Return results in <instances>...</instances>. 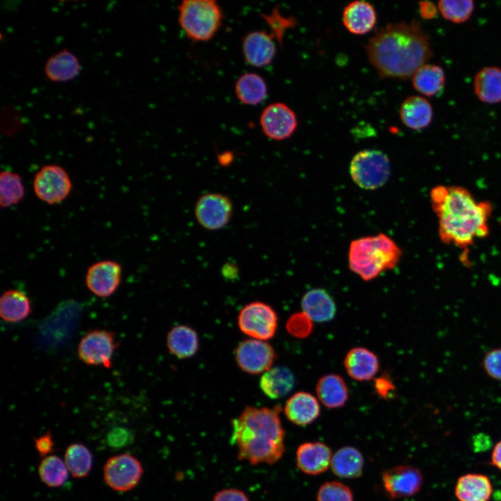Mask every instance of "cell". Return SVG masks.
<instances>
[{
	"label": "cell",
	"instance_id": "obj_32",
	"mask_svg": "<svg viewBox=\"0 0 501 501\" xmlns=\"http://www.w3.org/2000/svg\"><path fill=\"white\" fill-rule=\"evenodd\" d=\"M445 80L443 70L435 64L423 65L412 76L415 89L429 97L434 96L443 90Z\"/></svg>",
	"mask_w": 501,
	"mask_h": 501
},
{
	"label": "cell",
	"instance_id": "obj_42",
	"mask_svg": "<svg viewBox=\"0 0 501 501\" xmlns=\"http://www.w3.org/2000/svg\"><path fill=\"white\" fill-rule=\"evenodd\" d=\"M54 446L52 435L49 431L35 439V447L42 456H47L52 452Z\"/></svg>",
	"mask_w": 501,
	"mask_h": 501
},
{
	"label": "cell",
	"instance_id": "obj_29",
	"mask_svg": "<svg viewBox=\"0 0 501 501\" xmlns=\"http://www.w3.org/2000/svg\"><path fill=\"white\" fill-rule=\"evenodd\" d=\"M166 342L170 353L180 359L193 356L199 346L197 333L186 325L173 327L168 333Z\"/></svg>",
	"mask_w": 501,
	"mask_h": 501
},
{
	"label": "cell",
	"instance_id": "obj_37",
	"mask_svg": "<svg viewBox=\"0 0 501 501\" xmlns=\"http://www.w3.org/2000/svg\"><path fill=\"white\" fill-rule=\"evenodd\" d=\"M317 501H353L351 490L338 481L327 482L318 489Z\"/></svg>",
	"mask_w": 501,
	"mask_h": 501
},
{
	"label": "cell",
	"instance_id": "obj_41",
	"mask_svg": "<svg viewBox=\"0 0 501 501\" xmlns=\"http://www.w3.org/2000/svg\"><path fill=\"white\" fill-rule=\"evenodd\" d=\"M212 501H249L247 495L237 488H225L214 496Z\"/></svg>",
	"mask_w": 501,
	"mask_h": 501
},
{
	"label": "cell",
	"instance_id": "obj_31",
	"mask_svg": "<svg viewBox=\"0 0 501 501\" xmlns=\"http://www.w3.org/2000/svg\"><path fill=\"white\" fill-rule=\"evenodd\" d=\"M267 86L264 79L254 72L241 74L234 86L236 97L242 104L255 106L265 100Z\"/></svg>",
	"mask_w": 501,
	"mask_h": 501
},
{
	"label": "cell",
	"instance_id": "obj_39",
	"mask_svg": "<svg viewBox=\"0 0 501 501\" xmlns=\"http://www.w3.org/2000/svg\"><path fill=\"white\" fill-rule=\"evenodd\" d=\"M482 365L491 379L501 381V347L486 352L483 357Z\"/></svg>",
	"mask_w": 501,
	"mask_h": 501
},
{
	"label": "cell",
	"instance_id": "obj_27",
	"mask_svg": "<svg viewBox=\"0 0 501 501\" xmlns=\"http://www.w3.org/2000/svg\"><path fill=\"white\" fill-rule=\"evenodd\" d=\"M363 466V454L352 446H344L337 450L332 456L330 466L336 476L346 479L360 477Z\"/></svg>",
	"mask_w": 501,
	"mask_h": 501
},
{
	"label": "cell",
	"instance_id": "obj_9",
	"mask_svg": "<svg viewBox=\"0 0 501 501\" xmlns=\"http://www.w3.org/2000/svg\"><path fill=\"white\" fill-rule=\"evenodd\" d=\"M118 346L113 333L103 329L93 330L79 341L78 356L88 365L110 367Z\"/></svg>",
	"mask_w": 501,
	"mask_h": 501
},
{
	"label": "cell",
	"instance_id": "obj_1",
	"mask_svg": "<svg viewBox=\"0 0 501 501\" xmlns=\"http://www.w3.org/2000/svg\"><path fill=\"white\" fill-rule=\"evenodd\" d=\"M365 49L380 77L399 79L412 77L433 55L429 36L416 21L381 27Z\"/></svg>",
	"mask_w": 501,
	"mask_h": 501
},
{
	"label": "cell",
	"instance_id": "obj_6",
	"mask_svg": "<svg viewBox=\"0 0 501 501\" xmlns=\"http://www.w3.org/2000/svg\"><path fill=\"white\" fill-rule=\"evenodd\" d=\"M349 173L353 181L360 188L374 190L389 180L391 166L388 156L378 150H363L351 159Z\"/></svg>",
	"mask_w": 501,
	"mask_h": 501
},
{
	"label": "cell",
	"instance_id": "obj_11",
	"mask_svg": "<svg viewBox=\"0 0 501 501\" xmlns=\"http://www.w3.org/2000/svg\"><path fill=\"white\" fill-rule=\"evenodd\" d=\"M195 216L205 229L216 231L224 228L230 221L233 205L230 198L219 193L201 196L195 206Z\"/></svg>",
	"mask_w": 501,
	"mask_h": 501
},
{
	"label": "cell",
	"instance_id": "obj_46",
	"mask_svg": "<svg viewBox=\"0 0 501 501\" xmlns=\"http://www.w3.org/2000/svg\"><path fill=\"white\" fill-rule=\"evenodd\" d=\"M419 10L420 15L424 19H431L437 14V9L435 6L429 1L420 2Z\"/></svg>",
	"mask_w": 501,
	"mask_h": 501
},
{
	"label": "cell",
	"instance_id": "obj_35",
	"mask_svg": "<svg viewBox=\"0 0 501 501\" xmlns=\"http://www.w3.org/2000/svg\"><path fill=\"white\" fill-rule=\"evenodd\" d=\"M25 193L21 177L16 173L3 170L0 175V205L8 208L17 205Z\"/></svg>",
	"mask_w": 501,
	"mask_h": 501
},
{
	"label": "cell",
	"instance_id": "obj_19",
	"mask_svg": "<svg viewBox=\"0 0 501 501\" xmlns=\"http://www.w3.org/2000/svg\"><path fill=\"white\" fill-rule=\"evenodd\" d=\"M493 492L491 479L486 475L478 472L461 475L454 488L458 501H490Z\"/></svg>",
	"mask_w": 501,
	"mask_h": 501
},
{
	"label": "cell",
	"instance_id": "obj_13",
	"mask_svg": "<svg viewBox=\"0 0 501 501\" xmlns=\"http://www.w3.org/2000/svg\"><path fill=\"white\" fill-rule=\"evenodd\" d=\"M381 480L390 498H403L413 496L421 490L423 475L416 467L399 465L385 470L381 473Z\"/></svg>",
	"mask_w": 501,
	"mask_h": 501
},
{
	"label": "cell",
	"instance_id": "obj_36",
	"mask_svg": "<svg viewBox=\"0 0 501 501\" xmlns=\"http://www.w3.org/2000/svg\"><path fill=\"white\" fill-rule=\"evenodd\" d=\"M438 8L445 19L462 23L471 16L474 3L470 0H441L438 2Z\"/></svg>",
	"mask_w": 501,
	"mask_h": 501
},
{
	"label": "cell",
	"instance_id": "obj_12",
	"mask_svg": "<svg viewBox=\"0 0 501 501\" xmlns=\"http://www.w3.org/2000/svg\"><path fill=\"white\" fill-rule=\"evenodd\" d=\"M239 368L250 374L264 373L271 368L276 359L273 348L267 342L250 338L241 341L234 350Z\"/></svg>",
	"mask_w": 501,
	"mask_h": 501
},
{
	"label": "cell",
	"instance_id": "obj_14",
	"mask_svg": "<svg viewBox=\"0 0 501 501\" xmlns=\"http://www.w3.org/2000/svg\"><path fill=\"white\" fill-rule=\"evenodd\" d=\"M260 125L265 136L276 141L289 138L296 131V113L287 104L275 102L266 106L260 117Z\"/></svg>",
	"mask_w": 501,
	"mask_h": 501
},
{
	"label": "cell",
	"instance_id": "obj_17",
	"mask_svg": "<svg viewBox=\"0 0 501 501\" xmlns=\"http://www.w3.org/2000/svg\"><path fill=\"white\" fill-rule=\"evenodd\" d=\"M332 456L330 447L321 442L304 443L296 450V465L303 473L317 475L327 470Z\"/></svg>",
	"mask_w": 501,
	"mask_h": 501
},
{
	"label": "cell",
	"instance_id": "obj_40",
	"mask_svg": "<svg viewBox=\"0 0 501 501\" xmlns=\"http://www.w3.org/2000/svg\"><path fill=\"white\" fill-rule=\"evenodd\" d=\"M261 16L267 21L268 24L271 26L272 33L271 35L276 36L278 38L279 42H281L283 33L289 26L292 23L290 19L283 17L278 10H275L271 13V15L262 14Z\"/></svg>",
	"mask_w": 501,
	"mask_h": 501
},
{
	"label": "cell",
	"instance_id": "obj_3",
	"mask_svg": "<svg viewBox=\"0 0 501 501\" xmlns=\"http://www.w3.org/2000/svg\"><path fill=\"white\" fill-rule=\"evenodd\" d=\"M280 406H246L231 422V442L237 458L251 465L277 463L285 452Z\"/></svg>",
	"mask_w": 501,
	"mask_h": 501
},
{
	"label": "cell",
	"instance_id": "obj_38",
	"mask_svg": "<svg viewBox=\"0 0 501 501\" xmlns=\"http://www.w3.org/2000/svg\"><path fill=\"white\" fill-rule=\"evenodd\" d=\"M312 321L303 312H296L288 319L286 328L288 333L294 337L304 338L311 333Z\"/></svg>",
	"mask_w": 501,
	"mask_h": 501
},
{
	"label": "cell",
	"instance_id": "obj_2",
	"mask_svg": "<svg viewBox=\"0 0 501 501\" xmlns=\"http://www.w3.org/2000/svg\"><path fill=\"white\" fill-rule=\"evenodd\" d=\"M431 207L438 220L440 241L447 245L467 248L489 233L492 205L477 201L466 189L438 185L430 192Z\"/></svg>",
	"mask_w": 501,
	"mask_h": 501
},
{
	"label": "cell",
	"instance_id": "obj_18",
	"mask_svg": "<svg viewBox=\"0 0 501 501\" xmlns=\"http://www.w3.org/2000/svg\"><path fill=\"white\" fill-rule=\"evenodd\" d=\"M81 70L77 56L65 48L49 56L44 67L46 78L53 83L71 81L79 75Z\"/></svg>",
	"mask_w": 501,
	"mask_h": 501
},
{
	"label": "cell",
	"instance_id": "obj_24",
	"mask_svg": "<svg viewBox=\"0 0 501 501\" xmlns=\"http://www.w3.org/2000/svg\"><path fill=\"white\" fill-rule=\"evenodd\" d=\"M399 116L407 127L419 130L429 125L433 118L430 102L421 96L408 97L401 104Z\"/></svg>",
	"mask_w": 501,
	"mask_h": 501
},
{
	"label": "cell",
	"instance_id": "obj_16",
	"mask_svg": "<svg viewBox=\"0 0 501 501\" xmlns=\"http://www.w3.org/2000/svg\"><path fill=\"white\" fill-rule=\"evenodd\" d=\"M242 51L247 63L253 67H263L273 61L276 47L271 35L264 31H254L243 38Z\"/></svg>",
	"mask_w": 501,
	"mask_h": 501
},
{
	"label": "cell",
	"instance_id": "obj_44",
	"mask_svg": "<svg viewBox=\"0 0 501 501\" xmlns=\"http://www.w3.org/2000/svg\"><path fill=\"white\" fill-rule=\"evenodd\" d=\"M375 388L378 394L383 398H385L392 390L393 385L390 379L383 376L376 380Z\"/></svg>",
	"mask_w": 501,
	"mask_h": 501
},
{
	"label": "cell",
	"instance_id": "obj_45",
	"mask_svg": "<svg viewBox=\"0 0 501 501\" xmlns=\"http://www.w3.org/2000/svg\"><path fill=\"white\" fill-rule=\"evenodd\" d=\"M489 463L501 472V439L492 448Z\"/></svg>",
	"mask_w": 501,
	"mask_h": 501
},
{
	"label": "cell",
	"instance_id": "obj_30",
	"mask_svg": "<svg viewBox=\"0 0 501 501\" xmlns=\"http://www.w3.org/2000/svg\"><path fill=\"white\" fill-rule=\"evenodd\" d=\"M474 91L482 101L488 104L501 102V69L486 67L475 77Z\"/></svg>",
	"mask_w": 501,
	"mask_h": 501
},
{
	"label": "cell",
	"instance_id": "obj_33",
	"mask_svg": "<svg viewBox=\"0 0 501 501\" xmlns=\"http://www.w3.org/2000/svg\"><path fill=\"white\" fill-rule=\"evenodd\" d=\"M64 462L74 477L82 478L90 471L93 457L87 447L81 443H72L65 452Z\"/></svg>",
	"mask_w": 501,
	"mask_h": 501
},
{
	"label": "cell",
	"instance_id": "obj_4",
	"mask_svg": "<svg viewBox=\"0 0 501 501\" xmlns=\"http://www.w3.org/2000/svg\"><path fill=\"white\" fill-rule=\"evenodd\" d=\"M401 257V250L397 244L388 235L380 233L351 242L349 267L363 280L369 281L395 267Z\"/></svg>",
	"mask_w": 501,
	"mask_h": 501
},
{
	"label": "cell",
	"instance_id": "obj_23",
	"mask_svg": "<svg viewBox=\"0 0 501 501\" xmlns=\"http://www.w3.org/2000/svg\"><path fill=\"white\" fill-rule=\"evenodd\" d=\"M301 304L303 312L314 321H331L336 312L333 298L323 289L316 288L308 291L302 297Z\"/></svg>",
	"mask_w": 501,
	"mask_h": 501
},
{
	"label": "cell",
	"instance_id": "obj_15",
	"mask_svg": "<svg viewBox=\"0 0 501 501\" xmlns=\"http://www.w3.org/2000/svg\"><path fill=\"white\" fill-rule=\"evenodd\" d=\"M122 280V267L116 261L104 260L89 266L86 273L88 290L100 298H107L115 293Z\"/></svg>",
	"mask_w": 501,
	"mask_h": 501
},
{
	"label": "cell",
	"instance_id": "obj_21",
	"mask_svg": "<svg viewBox=\"0 0 501 501\" xmlns=\"http://www.w3.org/2000/svg\"><path fill=\"white\" fill-rule=\"evenodd\" d=\"M344 363L349 376L359 381L373 379L379 369L376 355L364 347L351 349L347 353Z\"/></svg>",
	"mask_w": 501,
	"mask_h": 501
},
{
	"label": "cell",
	"instance_id": "obj_25",
	"mask_svg": "<svg viewBox=\"0 0 501 501\" xmlns=\"http://www.w3.org/2000/svg\"><path fill=\"white\" fill-rule=\"evenodd\" d=\"M319 400L327 408H337L348 400L349 391L346 382L335 374H326L319 379L316 385Z\"/></svg>",
	"mask_w": 501,
	"mask_h": 501
},
{
	"label": "cell",
	"instance_id": "obj_43",
	"mask_svg": "<svg viewBox=\"0 0 501 501\" xmlns=\"http://www.w3.org/2000/svg\"><path fill=\"white\" fill-rule=\"evenodd\" d=\"M129 439L128 431L124 429H116L111 431L108 436V442L111 446H124Z\"/></svg>",
	"mask_w": 501,
	"mask_h": 501
},
{
	"label": "cell",
	"instance_id": "obj_34",
	"mask_svg": "<svg viewBox=\"0 0 501 501\" xmlns=\"http://www.w3.org/2000/svg\"><path fill=\"white\" fill-rule=\"evenodd\" d=\"M69 470L60 457L56 455L45 456L38 466V475L41 481L51 488L60 487L68 477Z\"/></svg>",
	"mask_w": 501,
	"mask_h": 501
},
{
	"label": "cell",
	"instance_id": "obj_26",
	"mask_svg": "<svg viewBox=\"0 0 501 501\" xmlns=\"http://www.w3.org/2000/svg\"><path fill=\"white\" fill-rule=\"evenodd\" d=\"M295 385L292 372L283 366L274 367L264 372L260 380L263 393L271 399H280L287 395Z\"/></svg>",
	"mask_w": 501,
	"mask_h": 501
},
{
	"label": "cell",
	"instance_id": "obj_10",
	"mask_svg": "<svg viewBox=\"0 0 501 501\" xmlns=\"http://www.w3.org/2000/svg\"><path fill=\"white\" fill-rule=\"evenodd\" d=\"M143 473L141 462L129 454L110 457L103 468L104 479L113 491L125 492L139 483Z\"/></svg>",
	"mask_w": 501,
	"mask_h": 501
},
{
	"label": "cell",
	"instance_id": "obj_28",
	"mask_svg": "<svg viewBox=\"0 0 501 501\" xmlns=\"http://www.w3.org/2000/svg\"><path fill=\"white\" fill-rule=\"evenodd\" d=\"M29 298L22 291L8 289L0 299V315L9 323H17L26 319L31 313Z\"/></svg>",
	"mask_w": 501,
	"mask_h": 501
},
{
	"label": "cell",
	"instance_id": "obj_8",
	"mask_svg": "<svg viewBox=\"0 0 501 501\" xmlns=\"http://www.w3.org/2000/svg\"><path fill=\"white\" fill-rule=\"evenodd\" d=\"M238 326L241 331L250 338L265 341L276 334L278 316L268 304L253 301L240 310Z\"/></svg>",
	"mask_w": 501,
	"mask_h": 501
},
{
	"label": "cell",
	"instance_id": "obj_7",
	"mask_svg": "<svg viewBox=\"0 0 501 501\" xmlns=\"http://www.w3.org/2000/svg\"><path fill=\"white\" fill-rule=\"evenodd\" d=\"M72 181L67 172L57 164L42 166L35 173L33 188L36 197L48 205L63 201L72 191Z\"/></svg>",
	"mask_w": 501,
	"mask_h": 501
},
{
	"label": "cell",
	"instance_id": "obj_5",
	"mask_svg": "<svg viewBox=\"0 0 501 501\" xmlns=\"http://www.w3.org/2000/svg\"><path fill=\"white\" fill-rule=\"evenodd\" d=\"M178 22L193 42H207L220 29L223 13L215 0H184L177 6Z\"/></svg>",
	"mask_w": 501,
	"mask_h": 501
},
{
	"label": "cell",
	"instance_id": "obj_47",
	"mask_svg": "<svg viewBox=\"0 0 501 501\" xmlns=\"http://www.w3.org/2000/svg\"><path fill=\"white\" fill-rule=\"evenodd\" d=\"M233 158L231 152H225L218 155V160L222 166H228L233 161Z\"/></svg>",
	"mask_w": 501,
	"mask_h": 501
},
{
	"label": "cell",
	"instance_id": "obj_20",
	"mask_svg": "<svg viewBox=\"0 0 501 501\" xmlns=\"http://www.w3.org/2000/svg\"><path fill=\"white\" fill-rule=\"evenodd\" d=\"M286 418L298 426L312 423L320 414L318 399L309 392H298L292 395L285 405Z\"/></svg>",
	"mask_w": 501,
	"mask_h": 501
},
{
	"label": "cell",
	"instance_id": "obj_22",
	"mask_svg": "<svg viewBox=\"0 0 501 501\" xmlns=\"http://www.w3.org/2000/svg\"><path fill=\"white\" fill-rule=\"evenodd\" d=\"M376 22L374 6L365 1H354L344 9L342 22L351 33L363 35L370 31Z\"/></svg>",
	"mask_w": 501,
	"mask_h": 501
}]
</instances>
